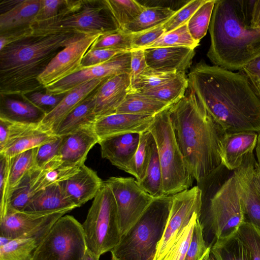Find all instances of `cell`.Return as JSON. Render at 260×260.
<instances>
[{
  "label": "cell",
  "mask_w": 260,
  "mask_h": 260,
  "mask_svg": "<svg viewBox=\"0 0 260 260\" xmlns=\"http://www.w3.org/2000/svg\"><path fill=\"white\" fill-rule=\"evenodd\" d=\"M187 78L189 91L226 133L260 132V97L245 73L200 62Z\"/></svg>",
  "instance_id": "obj_1"
},
{
  "label": "cell",
  "mask_w": 260,
  "mask_h": 260,
  "mask_svg": "<svg viewBox=\"0 0 260 260\" xmlns=\"http://www.w3.org/2000/svg\"><path fill=\"white\" fill-rule=\"evenodd\" d=\"M179 148L191 176L200 183L221 164V141L226 134L190 91L169 109Z\"/></svg>",
  "instance_id": "obj_2"
},
{
  "label": "cell",
  "mask_w": 260,
  "mask_h": 260,
  "mask_svg": "<svg viewBox=\"0 0 260 260\" xmlns=\"http://www.w3.org/2000/svg\"><path fill=\"white\" fill-rule=\"evenodd\" d=\"M253 0H216L207 56L213 65L241 71L260 58V30L250 26Z\"/></svg>",
  "instance_id": "obj_3"
},
{
  "label": "cell",
  "mask_w": 260,
  "mask_h": 260,
  "mask_svg": "<svg viewBox=\"0 0 260 260\" xmlns=\"http://www.w3.org/2000/svg\"><path fill=\"white\" fill-rule=\"evenodd\" d=\"M84 34H33L0 50V94L22 96L45 89L38 81L52 59Z\"/></svg>",
  "instance_id": "obj_4"
},
{
  "label": "cell",
  "mask_w": 260,
  "mask_h": 260,
  "mask_svg": "<svg viewBox=\"0 0 260 260\" xmlns=\"http://www.w3.org/2000/svg\"><path fill=\"white\" fill-rule=\"evenodd\" d=\"M198 184L215 242L236 234L246 219L234 171L221 164Z\"/></svg>",
  "instance_id": "obj_5"
},
{
  "label": "cell",
  "mask_w": 260,
  "mask_h": 260,
  "mask_svg": "<svg viewBox=\"0 0 260 260\" xmlns=\"http://www.w3.org/2000/svg\"><path fill=\"white\" fill-rule=\"evenodd\" d=\"M172 201L173 196L154 198L110 251L111 260H154Z\"/></svg>",
  "instance_id": "obj_6"
},
{
  "label": "cell",
  "mask_w": 260,
  "mask_h": 260,
  "mask_svg": "<svg viewBox=\"0 0 260 260\" xmlns=\"http://www.w3.org/2000/svg\"><path fill=\"white\" fill-rule=\"evenodd\" d=\"M31 28L33 34L72 32L103 35L120 29L104 0H70L58 16L35 22Z\"/></svg>",
  "instance_id": "obj_7"
},
{
  "label": "cell",
  "mask_w": 260,
  "mask_h": 260,
  "mask_svg": "<svg viewBox=\"0 0 260 260\" xmlns=\"http://www.w3.org/2000/svg\"><path fill=\"white\" fill-rule=\"evenodd\" d=\"M148 131L155 141L162 174L164 196H173L192 186L193 178L179 148L169 109L154 116Z\"/></svg>",
  "instance_id": "obj_8"
},
{
  "label": "cell",
  "mask_w": 260,
  "mask_h": 260,
  "mask_svg": "<svg viewBox=\"0 0 260 260\" xmlns=\"http://www.w3.org/2000/svg\"><path fill=\"white\" fill-rule=\"evenodd\" d=\"M82 225L87 248L98 257L111 251L120 242L121 236L116 203L105 181Z\"/></svg>",
  "instance_id": "obj_9"
},
{
  "label": "cell",
  "mask_w": 260,
  "mask_h": 260,
  "mask_svg": "<svg viewBox=\"0 0 260 260\" xmlns=\"http://www.w3.org/2000/svg\"><path fill=\"white\" fill-rule=\"evenodd\" d=\"M86 249L82 224L73 216L64 215L42 240L34 260H82Z\"/></svg>",
  "instance_id": "obj_10"
},
{
  "label": "cell",
  "mask_w": 260,
  "mask_h": 260,
  "mask_svg": "<svg viewBox=\"0 0 260 260\" xmlns=\"http://www.w3.org/2000/svg\"><path fill=\"white\" fill-rule=\"evenodd\" d=\"M105 182L110 187L117 206L121 237L139 219L154 198L132 177H111Z\"/></svg>",
  "instance_id": "obj_11"
},
{
  "label": "cell",
  "mask_w": 260,
  "mask_h": 260,
  "mask_svg": "<svg viewBox=\"0 0 260 260\" xmlns=\"http://www.w3.org/2000/svg\"><path fill=\"white\" fill-rule=\"evenodd\" d=\"M202 190L198 185L173 196L164 234L154 260H161L195 213H202Z\"/></svg>",
  "instance_id": "obj_12"
},
{
  "label": "cell",
  "mask_w": 260,
  "mask_h": 260,
  "mask_svg": "<svg viewBox=\"0 0 260 260\" xmlns=\"http://www.w3.org/2000/svg\"><path fill=\"white\" fill-rule=\"evenodd\" d=\"M102 35H84L64 47L39 76L40 83L45 88L80 71L84 55Z\"/></svg>",
  "instance_id": "obj_13"
},
{
  "label": "cell",
  "mask_w": 260,
  "mask_h": 260,
  "mask_svg": "<svg viewBox=\"0 0 260 260\" xmlns=\"http://www.w3.org/2000/svg\"><path fill=\"white\" fill-rule=\"evenodd\" d=\"M71 211L27 212L9 210L0 218V236L13 239L25 235L46 234L56 221Z\"/></svg>",
  "instance_id": "obj_14"
},
{
  "label": "cell",
  "mask_w": 260,
  "mask_h": 260,
  "mask_svg": "<svg viewBox=\"0 0 260 260\" xmlns=\"http://www.w3.org/2000/svg\"><path fill=\"white\" fill-rule=\"evenodd\" d=\"M131 52L120 53L101 64L82 69L58 82L45 88L52 94L67 93L85 82L100 79H108L114 76L131 73Z\"/></svg>",
  "instance_id": "obj_15"
},
{
  "label": "cell",
  "mask_w": 260,
  "mask_h": 260,
  "mask_svg": "<svg viewBox=\"0 0 260 260\" xmlns=\"http://www.w3.org/2000/svg\"><path fill=\"white\" fill-rule=\"evenodd\" d=\"M256 160L253 152L246 154L241 165L234 171L246 220L260 231V196L253 180Z\"/></svg>",
  "instance_id": "obj_16"
},
{
  "label": "cell",
  "mask_w": 260,
  "mask_h": 260,
  "mask_svg": "<svg viewBox=\"0 0 260 260\" xmlns=\"http://www.w3.org/2000/svg\"><path fill=\"white\" fill-rule=\"evenodd\" d=\"M154 116L114 113L96 120L94 131L101 140L128 133L141 134L148 131Z\"/></svg>",
  "instance_id": "obj_17"
},
{
  "label": "cell",
  "mask_w": 260,
  "mask_h": 260,
  "mask_svg": "<svg viewBox=\"0 0 260 260\" xmlns=\"http://www.w3.org/2000/svg\"><path fill=\"white\" fill-rule=\"evenodd\" d=\"M147 66L167 73H185L190 68L195 55L194 49L170 47L144 49Z\"/></svg>",
  "instance_id": "obj_18"
},
{
  "label": "cell",
  "mask_w": 260,
  "mask_h": 260,
  "mask_svg": "<svg viewBox=\"0 0 260 260\" xmlns=\"http://www.w3.org/2000/svg\"><path fill=\"white\" fill-rule=\"evenodd\" d=\"M131 85L129 74H123L109 78L96 88L95 105L96 120L116 113L127 96Z\"/></svg>",
  "instance_id": "obj_19"
},
{
  "label": "cell",
  "mask_w": 260,
  "mask_h": 260,
  "mask_svg": "<svg viewBox=\"0 0 260 260\" xmlns=\"http://www.w3.org/2000/svg\"><path fill=\"white\" fill-rule=\"evenodd\" d=\"M104 183L94 171L83 165L76 174L59 184L66 197L79 207L94 199Z\"/></svg>",
  "instance_id": "obj_20"
},
{
  "label": "cell",
  "mask_w": 260,
  "mask_h": 260,
  "mask_svg": "<svg viewBox=\"0 0 260 260\" xmlns=\"http://www.w3.org/2000/svg\"><path fill=\"white\" fill-rule=\"evenodd\" d=\"M99 141L93 126L81 128L61 137L59 156L66 165L81 167L90 149Z\"/></svg>",
  "instance_id": "obj_21"
},
{
  "label": "cell",
  "mask_w": 260,
  "mask_h": 260,
  "mask_svg": "<svg viewBox=\"0 0 260 260\" xmlns=\"http://www.w3.org/2000/svg\"><path fill=\"white\" fill-rule=\"evenodd\" d=\"M140 134L128 133L101 140L98 144L102 157L127 173L139 146Z\"/></svg>",
  "instance_id": "obj_22"
},
{
  "label": "cell",
  "mask_w": 260,
  "mask_h": 260,
  "mask_svg": "<svg viewBox=\"0 0 260 260\" xmlns=\"http://www.w3.org/2000/svg\"><path fill=\"white\" fill-rule=\"evenodd\" d=\"M257 139L258 133L253 132L226 133L220 145L221 164L231 171L238 168L244 156L253 152Z\"/></svg>",
  "instance_id": "obj_23"
},
{
  "label": "cell",
  "mask_w": 260,
  "mask_h": 260,
  "mask_svg": "<svg viewBox=\"0 0 260 260\" xmlns=\"http://www.w3.org/2000/svg\"><path fill=\"white\" fill-rule=\"evenodd\" d=\"M107 79H95L85 82L67 93L60 103L46 115L41 123L42 126L53 132L71 112Z\"/></svg>",
  "instance_id": "obj_24"
},
{
  "label": "cell",
  "mask_w": 260,
  "mask_h": 260,
  "mask_svg": "<svg viewBox=\"0 0 260 260\" xmlns=\"http://www.w3.org/2000/svg\"><path fill=\"white\" fill-rule=\"evenodd\" d=\"M46 113L21 97L1 95L0 118L10 121L40 124Z\"/></svg>",
  "instance_id": "obj_25"
},
{
  "label": "cell",
  "mask_w": 260,
  "mask_h": 260,
  "mask_svg": "<svg viewBox=\"0 0 260 260\" xmlns=\"http://www.w3.org/2000/svg\"><path fill=\"white\" fill-rule=\"evenodd\" d=\"M80 168L64 164L59 156H57L42 169L32 171L31 187L33 194L68 179L76 174Z\"/></svg>",
  "instance_id": "obj_26"
},
{
  "label": "cell",
  "mask_w": 260,
  "mask_h": 260,
  "mask_svg": "<svg viewBox=\"0 0 260 260\" xmlns=\"http://www.w3.org/2000/svg\"><path fill=\"white\" fill-rule=\"evenodd\" d=\"M96 89L71 112L53 131L55 136L62 137L81 128L93 126L96 120L95 113Z\"/></svg>",
  "instance_id": "obj_27"
},
{
  "label": "cell",
  "mask_w": 260,
  "mask_h": 260,
  "mask_svg": "<svg viewBox=\"0 0 260 260\" xmlns=\"http://www.w3.org/2000/svg\"><path fill=\"white\" fill-rule=\"evenodd\" d=\"M76 208L64 195L58 183L35 193L22 211L49 212L64 209L73 210Z\"/></svg>",
  "instance_id": "obj_28"
},
{
  "label": "cell",
  "mask_w": 260,
  "mask_h": 260,
  "mask_svg": "<svg viewBox=\"0 0 260 260\" xmlns=\"http://www.w3.org/2000/svg\"><path fill=\"white\" fill-rule=\"evenodd\" d=\"M41 0L19 1L0 14V32L31 26L39 11Z\"/></svg>",
  "instance_id": "obj_29"
},
{
  "label": "cell",
  "mask_w": 260,
  "mask_h": 260,
  "mask_svg": "<svg viewBox=\"0 0 260 260\" xmlns=\"http://www.w3.org/2000/svg\"><path fill=\"white\" fill-rule=\"evenodd\" d=\"M172 106L139 92L129 91L116 113L155 116Z\"/></svg>",
  "instance_id": "obj_30"
},
{
  "label": "cell",
  "mask_w": 260,
  "mask_h": 260,
  "mask_svg": "<svg viewBox=\"0 0 260 260\" xmlns=\"http://www.w3.org/2000/svg\"><path fill=\"white\" fill-rule=\"evenodd\" d=\"M47 234L25 235L0 246V260H34V253Z\"/></svg>",
  "instance_id": "obj_31"
},
{
  "label": "cell",
  "mask_w": 260,
  "mask_h": 260,
  "mask_svg": "<svg viewBox=\"0 0 260 260\" xmlns=\"http://www.w3.org/2000/svg\"><path fill=\"white\" fill-rule=\"evenodd\" d=\"M56 137L51 131L45 129L42 125L10 143L0 151V154L12 157L24 151L38 147Z\"/></svg>",
  "instance_id": "obj_32"
},
{
  "label": "cell",
  "mask_w": 260,
  "mask_h": 260,
  "mask_svg": "<svg viewBox=\"0 0 260 260\" xmlns=\"http://www.w3.org/2000/svg\"><path fill=\"white\" fill-rule=\"evenodd\" d=\"M175 12L169 7H146L135 20L125 25L122 30L136 33L162 25Z\"/></svg>",
  "instance_id": "obj_33"
},
{
  "label": "cell",
  "mask_w": 260,
  "mask_h": 260,
  "mask_svg": "<svg viewBox=\"0 0 260 260\" xmlns=\"http://www.w3.org/2000/svg\"><path fill=\"white\" fill-rule=\"evenodd\" d=\"M188 87V78L185 73H181L156 88L139 93L173 105L185 96Z\"/></svg>",
  "instance_id": "obj_34"
},
{
  "label": "cell",
  "mask_w": 260,
  "mask_h": 260,
  "mask_svg": "<svg viewBox=\"0 0 260 260\" xmlns=\"http://www.w3.org/2000/svg\"><path fill=\"white\" fill-rule=\"evenodd\" d=\"M140 187L153 198L164 196L162 174L154 141L151 158L144 178L137 181Z\"/></svg>",
  "instance_id": "obj_35"
},
{
  "label": "cell",
  "mask_w": 260,
  "mask_h": 260,
  "mask_svg": "<svg viewBox=\"0 0 260 260\" xmlns=\"http://www.w3.org/2000/svg\"><path fill=\"white\" fill-rule=\"evenodd\" d=\"M37 149L38 147L31 149L11 157L9 180L8 201L9 197L13 190L19 185L29 172L36 169L35 158Z\"/></svg>",
  "instance_id": "obj_36"
},
{
  "label": "cell",
  "mask_w": 260,
  "mask_h": 260,
  "mask_svg": "<svg viewBox=\"0 0 260 260\" xmlns=\"http://www.w3.org/2000/svg\"><path fill=\"white\" fill-rule=\"evenodd\" d=\"M154 143V138L149 131L140 134L139 146L127 172L134 176L137 181L141 180L145 176Z\"/></svg>",
  "instance_id": "obj_37"
},
{
  "label": "cell",
  "mask_w": 260,
  "mask_h": 260,
  "mask_svg": "<svg viewBox=\"0 0 260 260\" xmlns=\"http://www.w3.org/2000/svg\"><path fill=\"white\" fill-rule=\"evenodd\" d=\"M211 252L216 260H251L248 249L237 233L219 242H215Z\"/></svg>",
  "instance_id": "obj_38"
},
{
  "label": "cell",
  "mask_w": 260,
  "mask_h": 260,
  "mask_svg": "<svg viewBox=\"0 0 260 260\" xmlns=\"http://www.w3.org/2000/svg\"><path fill=\"white\" fill-rule=\"evenodd\" d=\"M119 28L135 20L146 8L134 0H104Z\"/></svg>",
  "instance_id": "obj_39"
},
{
  "label": "cell",
  "mask_w": 260,
  "mask_h": 260,
  "mask_svg": "<svg viewBox=\"0 0 260 260\" xmlns=\"http://www.w3.org/2000/svg\"><path fill=\"white\" fill-rule=\"evenodd\" d=\"M216 0H207L192 15L187 22L188 30L196 41L200 40L206 35Z\"/></svg>",
  "instance_id": "obj_40"
},
{
  "label": "cell",
  "mask_w": 260,
  "mask_h": 260,
  "mask_svg": "<svg viewBox=\"0 0 260 260\" xmlns=\"http://www.w3.org/2000/svg\"><path fill=\"white\" fill-rule=\"evenodd\" d=\"M199 45V42L191 37L186 23L172 31L164 33L145 49L170 47H186L194 49Z\"/></svg>",
  "instance_id": "obj_41"
},
{
  "label": "cell",
  "mask_w": 260,
  "mask_h": 260,
  "mask_svg": "<svg viewBox=\"0 0 260 260\" xmlns=\"http://www.w3.org/2000/svg\"><path fill=\"white\" fill-rule=\"evenodd\" d=\"M177 74L157 71L148 67L131 83L129 91L141 92L153 89L170 80Z\"/></svg>",
  "instance_id": "obj_42"
},
{
  "label": "cell",
  "mask_w": 260,
  "mask_h": 260,
  "mask_svg": "<svg viewBox=\"0 0 260 260\" xmlns=\"http://www.w3.org/2000/svg\"><path fill=\"white\" fill-rule=\"evenodd\" d=\"M133 33L117 29L102 35L90 49H108L130 51Z\"/></svg>",
  "instance_id": "obj_43"
},
{
  "label": "cell",
  "mask_w": 260,
  "mask_h": 260,
  "mask_svg": "<svg viewBox=\"0 0 260 260\" xmlns=\"http://www.w3.org/2000/svg\"><path fill=\"white\" fill-rule=\"evenodd\" d=\"M202 213H195L189 223L185 227L176 239L171 248L161 260H184L188 250L198 218Z\"/></svg>",
  "instance_id": "obj_44"
},
{
  "label": "cell",
  "mask_w": 260,
  "mask_h": 260,
  "mask_svg": "<svg viewBox=\"0 0 260 260\" xmlns=\"http://www.w3.org/2000/svg\"><path fill=\"white\" fill-rule=\"evenodd\" d=\"M41 126V124L22 123L0 118V151L14 140Z\"/></svg>",
  "instance_id": "obj_45"
},
{
  "label": "cell",
  "mask_w": 260,
  "mask_h": 260,
  "mask_svg": "<svg viewBox=\"0 0 260 260\" xmlns=\"http://www.w3.org/2000/svg\"><path fill=\"white\" fill-rule=\"evenodd\" d=\"M34 170L24 177L19 185L11 192L9 198L7 211L9 210L23 211L33 196L31 187V174Z\"/></svg>",
  "instance_id": "obj_46"
},
{
  "label": "cell",
  "mask_w": 260,
  "mask_h": 260,
  "mask_svg": "<svg viewBox=\"0 0 260 260\" xmlns=\"http://www.w3.org/2000/svg\"><path fill=\"white\" fill-rule=\"evenodd\" d=\"M237 234L247 247L251 260H260V231L246 220Z\"/></svg>",
  "instance_id": "obj_47"
},
{
  "label": "cell",
  "mask_w": 260,
  "mask_h": 260,
  "mask_svg": "<svg viewBox=\"0 0 260 260\" xmlns=\"http://www.w3.org/2000/svg\"><path fill=\"white\" fill-rule=\"evenodd\" d=\"M207 0H192L188 2L162 24L165 32L172 31L187 23L194 12Z\"/></svg>",
  "instance_id": "obj_48"
},
{
  "label": "cell",
  "mask_w": 260,
  "mask_h": 260,
  "mask_svg": "<svg viewBox=\"0 0 260 260\" xmlns=\"http://www.w3.org/2000/svg\"><path fill=\"white\" fill-rule=\"evenodd\" d=\"M203 225L200 218L195 223L191 241L184 260H202L211 246L206 244L203 235Z\"/></svg>",
  "instance_id": "obj_49"
},
{
  "label": "cell",
  "mask_w": 260,
  "mask_h": 260,
  "mask_svg": "<svg viewBox=\"0 0 260 260\" xmlns=\"http://www.w3.org/2000/svg\"><path fill=\"white\" fill-rule=\"evenodd\" d=\"M66 94H52L46 91L43 92L42 90L35 91L21 97L47 114L60 103Z\"/></svg>",
  "instance_id": "obj_50"
},
{
  "label": "cell",
  "mask_w": 260,
  "mask_h": 260,
  "mask_svg": "<svg viewBox=\"0 0 260 260\" xmlns=\"http://www.w3.org/2000/svg\"><path fill=\"white\" fill-rule=\"evenodd\" d=\"M11 157L0 154V218L6 214L8 206L9 174Z\"/></svg>",
  "instance_id": "obj_51"
},
{
  "label": "cell",
  "mask_w": 260,
  "mask_h": 260,
  "mask_svg": "<svg viewBox=\"0 0 260 260\" xmlns=\"http://www.w3.org/2000/svg\"><path fill=\"white\" fill-rule=\"evenodd\" d=\"M61 137L55 139L38 147L35 158L36 169H42L45 165L59 155Z\"/></svg>",
  "instance_id": "obj_52"
},
{
  "label": "cell",
  "mask_w": 260,
  "mask_h": 260,
  "mask_svg": "<svg viewBox=\"0 0 260 260\" xmlns=\"http://www.w3.org/2000/svg\"><path fill=\"white\" fill-rule=\"evenodd\" d=\"M69 2V0H41L40 8L34 23L57 17L64 11Z\"/></svg>",
  "instance_id": "obj_53"
},
{
  "label": "cell",
  "mask_w": 260,
  "mask_h": 260,
  "mask_svg": "<svg viewBox=\"0 0 260 260\" xmlns=\"http://www.w3.org/2000/svg\"><path fill=\"white\" fill-rule=\"evenodd\" d=\"M123 52L125 51L108 49H89L82 60L81 69L105 62Z\"/></svg>",
  "instance_id": "obj_54"
},
{
  "label": "cell",
  "mask_w": 260,
  "mask_h": 260,
  "mask_svg": "<svg viewBox=\"0 0 260 260\" xmlns=\"http://www.w3.org/2000/svg\"><path fill=\"white\" fill-rule=\"evenodd\" d=\"M165 32L162 25H160L144 31L133 33L132 49H145Z\"/></svg>",
  "instance_id": "obj_55"
},
{
  "label": "cell",
  "mask_w": 260,
  "mask_h": 260,
  "mask_svg": "<svg viewBox=\"0 0 260 260\" xmlns=\"http://www.w3.org/2000/svg\"><path fill=\"white\" fill-rule=\"evenodd\" d=\"M131 73L129 75L131 83H132L148 66L143 49H133L131 50Z\"/></svg>",
  "instance_id": "obj_56"
},
{
  "label": "cell",
  "mask_w": 260,
  "mask_h": 260,
  "mask_svg": "<svg viewBox=\"0 0 260 260\" xmlns=\"http://www.w3.org/2000/svg\"><path fill=\"white\" fill-rule=\"evenodd\" d=\"M31 26L0 32V50L8 45L31 35Z\"/></svg>",
  "instance_id": "obj_57"
},
{
  "label": "cell",
  "mask_w": 260,
  "mask_h": 260,
  "mask_svg": "<svg viewBox=\"0 0 260 260\" xmlns=\"http://www.w3.org/2000/svg\"><path fill=\"white\" fill-rule=\"evenodd\" d=\"M241 71L247 76L260 97V58L248 64Z\"/></svg>",
  "instance_id": "obj_58"
},
{
  "label": "cell",
  "mask_w": 260,
  "mask_h": 260,
  "mask_svg": "<svg viewBox=\"0 0 260 260\" xmlns=\"http://www.w3.org/2000/svg\"><path fill=\"white\" fill-rule=\"evenodd\" d=\"M253 180L256 188L260 196V163L256 160L254 166Z\"/></svg>",
  "instance_id": "obj_59"
},
{
  "label": "cell",
  "mask_w": 260,
  "mask_h": 260,
  "mask_svg": "<svg viewBox=\"0 0 260 260\" xmlns=\"http://www.w3.org/2000/svg\"><path fill=\"white\" fill-rule=\"evenodd\" d=\"M99 258L100 257H98L87 248L82 260H99Z\"/></svg>",
  "instance_id": "obj_60"
},
{
  "label": "cell",
  "mask_w": 260,
  "mask_h": 260,
  "mask_svg": "<svg viewBox=\"0 0 260 260\" xmlns=\"http://www.w3.org/2000/svg\"><path fill=\"white\" fill-rule=\"evenodd\" d=\"M255 149L256 160L258 162L260 163V132L258 133L257 142Z\"/></svg>",
  "instance_id": "obj_61"
},
{
  "label": "cell",
  "mask_w": 260,
  "mask_h": 260,
  "mask_svg": "<svg viewBox=\"0 0 260 260\" xmlns=\"http://www.w3.org/2000/svg\"><path fill=\"white\" fill-rule=\"evenodd\" d=\"M202 260H216L211 252V248L207 252Z\"/></svg>",
  "instance_id": "obj_62"
}]
</instances>
